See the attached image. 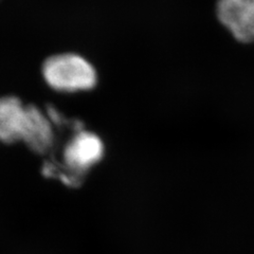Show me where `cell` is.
<instances>
[{
    "instance_id": "4",
    "label": "cell",
    "mask_w": 254,
    "mask_h": 254,
    "mask_svg": "<svg viewBox=\"0 0 254 254\" xmlns=\"http://www.w3.org/2000/svg\"><path fill=\"white\" fill-rule=\"evenodd\" d=\"M21 140L35 153H47L52 146L53 131L51 121L34 105L26 106Z\"/></svg>"
},
{
    "instance_id": "2",
    "label": "cell",
    "mask_w": 254,
    "mask_h": 254,
    "mask_svg": "<svg viewBox=\"0 0 254 254\" xmlns=\"http://www.w3.org/2000/svg\"><path fill=\"white\" fill-rule=\"evenodd\" d=\"M104 155V144L97 134L78 131L64 148L66 168L74 174H82L101 161Z\"/></svg>"
},
{
    "instance_id": "1",
    "label": "cell",
    "mask_w": 254,
    "mask_h": 254,
    "mask_svg": "<svg viewBox=\"0 0 254 254\" xmlns=\"http://www.w3.org/2000/svg\"><path fill=\"white\" fill-rule=\"evenodd\" d=\"M46 83L62 92L89 90L97 84V72L91 64L74 53L57 54L43 65Z\"/></svg>"
},
{
    "instance_id": "5",
    "label": "cell",
    "mask_w": 254,
    "mask_h": 254,
    "mask_svg": "<svg viewBox=\"0 0 254 254\" xmlns=\"http://www.w3.org/2000/svg\"><path fill=\"white\" fill-rule=\"evenodd\" d=\"M26 106L16 97L0 98V141L13 143L21 140Z\"/></svg>"
},
{
    "instance_id": "3",
    "label": "cell",
    "mask_w": 254,
    "mask_h": 254,
    "mask_svg": "<svg viewBox=\"0 0 254 254\" xmlns=\"http://www.w3.org/2000/svg\"><path fill=\"white\" fill-rule=\"evenodd\" d=\"M216 14L237 41L254 42V0H218Z\"/></svg>"
}]
</instances>
